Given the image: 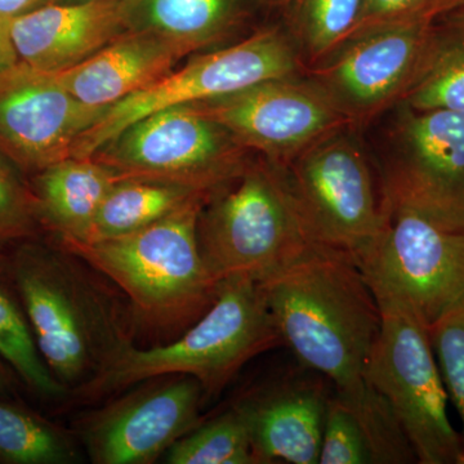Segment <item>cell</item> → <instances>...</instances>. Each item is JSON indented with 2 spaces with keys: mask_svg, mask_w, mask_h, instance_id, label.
<instances>
[{
  "mask_svg": "<svg viewBox=\"0 0 464 464\" xmlns=\"http://www.w3.org/2000/svg\"><path fill=\"white\" fill-rule=\"evenodd\" d=\"M262 285L282 343L304 369L334 391L366 380L381 311L353 259L319 246Z\"/></svg>",
  "mask_w": 464,
  "mask_h": 464,
  "instance_id": "obj_1",
  "label": "cell"
},
{
  "mask_svg": "<svg viewBox=\"0 0 464 464\" xmlns=\"http://www.w3.org/2000/svg\"><path fill=\"white\" fill-rule=\"evenodd\" d=\"M209 199L195 198L154 224L114 239H56L127 295L130 323L155 335L179 337L218 295L219 280L201 255L198 222Z\"/></svg>",
  "mask_w": 464,
  "mask_h": 464,
  "instance_id": "obj_2",
  "label": "cell"
},
{
  "mask_svg": "<svg viewBox=\"0 0 464 464\" xmlns=\"http://www.w3.org/2000/svg\"><path fill=\"white\" fill-rule=\"evenodd\" d=\"M32 240L23 241L9 259V279L43 360L72 395L132 343V337L85 262L58 246Z\"/></svg>",
  "mask_w": 464,
  "mask_h": 464,
  "instance_id": "obj_3",
  "label": "cell"
},
{
  "mask_svg": "<svg viewBox=\"0 0 464 464\" xmlns=\"http://www.w3.org/2000/svg\"><path fill=\"white\" fill-rule=\"evenodd\" d=\"M279 344L262 283L231 276L219 284L207 313L174 341L150 348L128 344L72 395L94 401L152 378L188 375L200 382L206 398H213L246 362Z\"/></svg>",
  "mask_w": 464,
  "mask_h": 464,
  "instance_id": "obj_4",
  "label": "cell"
},
{
  "mask_svg": "<svg viewBox=\"0 0 464 464\" xmlns=\"http://www.w3.org/2000/svg\"><path fill=\"white\" fill-rule=\"evenodd\" d=\"M198 239L219 282L246 276L264 283L322 246L304 221L285 169L267 159L249 161L208 199Z\"/></svg>",
  "mask_w": 464,
  "mask_h": 464,
  "instance_id": "obj_5",
  "label": "cell"
},
{
  "mask_svg": "<svg viewBox=\"0 0 464 464\" xmlns=\"http://www.w3.org/2000/svg\"><path fill=\"white\" fill-rule=\"evenodd\" d=\"M381 329L365 377L390 402L420 464H457L462 436L448 415V392L429 326L399 299L375 297Z\"/></svg>",
  "mask_w": 464,
  "mask_h": 464,
  "instance_id": "obj_6",
  "label": "cell"
},
{
  "mask_svg": "<svg viewBox=\"0 0 464 464\" xmlns=\"http://www.w3.org/2000/svg\"><path fill=\"white\" fill-rule=\"evenodd\" d=\"M304 60L277 27L261 30L237 44L194 57L148 87L110 106L75 142L72 158H90L125 128L159 110L228 96L270 79L299 75Z\"/></svg>",
  "mask_w": 464,
  "mask_h": 464,
  "instance_id": "obj_7",
  "label": "cell"
},
{
  "mask_svg": "<svg viewBox=\"0 0 464 464\" xmlns=\"http://www.w3.org/2000/svg\"><path fill=\"white\" fill-rule=\"evenodd\" d=\"M347 128L314 143L284 169L316 243L357 265L380 239L390 213L381 179Z\"/></svg>",
  "mask_w": 464,
  "mask_h": 464,
  "instance_id": "obj_8",
  "label": "cell"
},
{
  "mask_svg": "<svg viewBox=\"0 0 464 464\" xmlns=\"http://www.w3.org/2000/svg\"><path fill=\"white\" fill-rule=\"evenodd\" d=\"M246 154L222 125L185 105L140 119L90 158L121 179L173 183L212 197L246 169Z\"/></svg>",
  "mask_w": 464,
  "mask_h": 464,
  "instance_id": "obj_9",
  "label": "cell"
},
{
  "mask_svg": "<svg viewBox=\"0 0 464 464\" xmlns=\"http://www.w3.org/2000/svg\"><path fill=\"white\" fill-rule=\"evenodd\" d=\"M389 213L380 239L357 266L374 297L404 302L430 329L464 308V227L409 208Z\"/></svg>",
  "mask_w": 464,
  "mask_h": 464,
  "instance_id": "obj_10",
  "label": "cell"
},
{
  "mask_svg": "<svg viewBox=\"0 0 464 464\" xmlns=\"http://www.w3.org/2000/svg\"><path fill=\"white\" fill-rule=\"evenodd\" d=\"M190 106L222 125L244 149L256 150L282 168L324 137L351 127L315 82L298 75Z\"/></svg>",
  "mask_w": 464,
  "mask_h": 464,
  "instance_id": "obj_11",
  "label": "cell"
},
{
  "mask_svg": "<svg viewBox=\"0 0 464 464\" xmlns=\"http://www.w3.org/2000/svg\"><path fill=\"white\" fill-rule=\"evenodd\" d=\"M387 208L464 227V114L399 106L381 176Z\"/></svg>",
  "mask_w": 464,
  "mask_h": 464,
  "instance_id": "obj_12",
  "label": "cell"
},
{
  "mask_svg": "<svg viewBox=\"0 0 464 464\" xmlns=\"http://www.w3.org/2000/svg\"><path fill=\"white\" fill-rule=\"evenodd\" d=\"M204 401L206 393L195 378H152L85 414L76 431L93 463H154L200 424Z\"/></svg>",
  "mask_w": 464,
  "mask_h": 464,
  "instance_id": "obj_13",
  "label": "cell"
},
{
  "mask_svg": "<svg viewBox=\"0 0 464 464\" xmlns=\"http://www.w3.org/2000/svg\"><path fill=\"white\" fill-rule=\"evenodd\" d=\"M433 18L418 16L357 34L308 75L351 125L398 106L413 79Z\"/></svg>",
  "mask_w": 464,
  "mask_h": 464,
  "instance_id": "obj_14",
  "label": "cell"
},
{
  "mask_svg": "<svg viewBox=\"0 0 464 464\" xmlns=\"http://www.w3.org/2000/svg\"><path fill=\"white\" fill-rule=\"evenodd\" d=\"M105 110L84 105L47 72L20 63L0 75V152L34 176L72 157Z\"/></svg>",
  "mask_w": 464,
  "mask_h": 464,
  "instance_id": "obj_15",
  "label": "cell"
},
{
  "mask_svg": "<svg viewBox=\"0 0 464 464\" xmlns=\"http://www.w3.org/2000/svg\"><path fill=\"white\" fill-rule=\"evenodd\" d=\"M133 0L51 2L11 18L20 61L38 72H60L83 63L132 29Z\"/></svg>",
  "mask_w": 464,
  "mask_h": 464,
  "instance_id": "obj_16",
  "label": "cell"
},
{
  "mask_svg": "<svg viewBox=\"0 0 464 464\" xmlns=\"http://www.w3.org/2000/svg\"><path fill=\"white\" fill-rule=\"evenodd\" d=\"M329 399L322 381L288 378L240 400L257 463L319 464Z\"/></svg>",
  "mask_w": 464,
  "mask_h": 464,
  "instance_id": "obj_17",
  "label": "cell"
},
{
  "mask_svg": "<svg viewBox=\"0 0 464 464\" xmlns=\"http://www.w3.org/2000/svg\"><path fill=\"white\" fill-rule=\"evenodd\" d=\"M188 54L159 34L130 29L83 63L47 74L84 105L109 109L172 72Z\"/></svg>",
  "mask_w": 464,
  "mask_h": 464,
  "instance_id": "obj_18",
  "label": "cell"
},
{
  "mask_svg": "<svg viewBox=\"0 0 464 464\" xmlns=\"http://www.w3.org/2000/svg\"><path fill=\"white\" fill-rule=\"evenodd\" d=\"M121 177L92 158H67L34 174L41 226L56 239L84 240L101 204Z\"/></svg>",
  "mask_w": 464,
  "mask_h": 464,
  "instance_id": "obj_19",
  "label": "cell"
},
{
  "mask_svg": "<svg viewBox=\"0 0 464 464\" xmlns=\"http://www.w3.org/2000/svg\"><path fill=\"white\" fill-rule=\"evenodd\" d=\"M398 106L464 114V9L433 18L413 79Z\"/></svg>",
  "mask_w": 464,
  "mask_h": 464,
  "instance_id": "obj_20",
  "label": "cell"
},
{
  "mask_svg": "<svg viewBox=\"0 0 464 464\" xmlns=\"http://www.w3.org/2000/svg\"><path fill=\"white\" fill-rule=\"evenodd\" d=\"M204 192L146 179H121L106 195L84 243L114 239L154 224Z\"/></svg>",
  "mask_w": 464,
  "mask_h": 464,
  "instance_id": "obj_21",
  "label": "cell"
},
{
  "mask_svg": "<svg viewBox=\"0 0 464 464\" xmlns=\"http://www.w3.org/2000/svg\"><path fill=\"white\" fill-rule=\"evenodd\" d=\"M234 0H133L132 29L150 30L197 52L221 41L234 23Z\"/></svg>",
  "mask_w": 464,
  "mask_h": 464,
  "instance_id": "obj_22",
  "label": "cell"
},
{
  "mask_svg": "<svg viewBox=\"0 0 464 464\" xmlns=\"http://www.w3.org/2000/svg\"><path fill=\"white\" fill-rule=\"evenodd\" d=\"M79 459L69 432L35 411L0 399V463L72 464Z\"/></svg>",
  "mask_w": 464,
  "mask_h": 464,
  "instance_id": "obj_23",
  "label": "cell"
},
{
  "mask_svg": "<svg viewBox=\"0 0 464 464\" xmlns=\"http://www.w3.org/2000/svg\"><path fill=\"white\" fill-rule=\"evenodd\" d=\"M0 357L36 395L51 400H61L70 395L69 390L54 378L43 360L16 289L14 284L9 285L2 275Z\"/></svg>",
  "mask_w": 464,
  "mask_h": 464,
  "instance_id": "obj_24",
  "label": "cell"
},
{
  "mask_svg": "<svg viewBox=\"0 0 464 464\" xmlns=\"http://www.w3.org/2000/svg\"><path fill=\"white\" fill-rule=\"evenodd\" d=\"M290 5L292 38L311 67L353 35L362 0H292Z\"/></svg>",
  "mask_w": 464,
  "mask_h": 464,
  "instance_id": "obj_25",
  "label": "cell"
},
{
  "mask_svg": "<svg viewBox=\"0 0 464 464\" xmlns=\"http://www.w3.org/2000/svg\"><path fill=\"white\" fill-rule=\"evenodd\" d=\"M334 396L355 415L373 464L418 463L395 411L371 382L365 380L353 389L334 391Z\"/></svg>",
  "mask_w": 464,
  "mask_h": 464,
  "instance_id": "obj_26",
  "label": "cell"
},
{
  "mask_svg": "<svg viewBox=\"0 0 464 464\" xmlns=\"http://www.w3.org/2000/svg\"><path fill=\"white\" fill-rule=\"evenodd\" d=\"M169 464H256L248 427L235 406L174 442Z\"/></svg>",
  "mask_w": 464,
  "mask_h": 464,
  "instance_id": "obj_27",
  "label": "cell"
},
{
  "mask_svg": "<svg viewBox=\"0 0 464 464\" xmlns=\"http://www.w3.org/2000/svg\"><path fill=\"white\" fill-rule=\"evenodd\" d=\"M0 152V244L34 239L38 228V210L32 185Z\"/></svg>",
  "mask_w": 464,
  "mask_h": 464,
  "instance_id": "obj_28",
  "label": "cell"
},
{
  "mask_svg": "<svg viewBox=\"0 0 464 464\" xmlns=\"http://www.w3.org/2000/svg\"><path fill=\"white\" fill-rule=\"evenodd\" d=\"M429 331L448 398L462 422L464 447V308L442 317Z\"/></svg>",
  "mask_w": 464,
  "mask_h": 464,
  "instance_id": "obj_29",
  "label": "cell"
},
{
  "mask_svg": "<svg viewBox=\"0 0 464 464\" xmlns=\"http://www.w3.org/2000/svg\"><path fill=\"white\" fill-rule=\"evenodd\" d=\"M319 464H373L355 415L334 395L326 409Z\"/></svg>",
  "mask_w": 464,
  "mask_h": 464,
  "instance_id": "obj_30",
  "label": "cell"
},
{
  "mask_svg": "<svg viewBox=\"0 0 464 464\" xmlns=\"http://www.w3.org/2000/svg\"><path fill=\"white\" fill-rule=\"evenodd\" d=\"M432 2L433 0H362L359 20L351 36L411 18L429 16Z\"/></svg>",
  "mask_w": 464,
  "mask_h": 464,
  "instance_id": "obj_31",
  "label": "cell"
},
{
  "mask_svg": "<svg viewBox=\"0 0 464 464\" xmlns=\"http://www.w3.org/2000/svg\"><path fill=\"white\" fill-rule=\"evenodd\" d=\"M11 35V18L0 14V75L20 63Z\"/></svg>",
  "mask_w": 464,
  "mask_h": 464,
  "instance_id": "obj_32",
  "label": "cell"
},
{
  "mask_svg": "<svg viewBox=\"0 0 464 464\" xmlns=\"http://www.w3.org/2000/svg\"><path fill=\"white\" fill-rule=\"evenodd\" d=\"M52 0H0V14L14 18L51 3Z\"/></svg>",
  "mask_w": 464,
  "mask_h": 464,
  "instance_id": "obj_33",
  "label": "cell"
},
{
  "mask_svg": "<svg viewBox=\"0 0 464 464\" xmlns=\"http://www.w3.org/2000/svg\"><path fill=\"white\" fill-rule=\"evenodd\" d=\"M458 9H464V0H433L429 9V16L435 18Z\"/></svg>",
  "mask_w": 464,
  "mask_h": 464,
  "instance_id": "obj_34",
  "label": "cell"
},
{
  "mask_svg": "<svg viewBox=\"0 0 464 464\" xmlns=\"http://www.w3.org/2000/svg\"><path fill=\"white\" fill-rule=\"evenodd\" d=\"M11 383H9L8 373L3 365L0 364V396L5 395L8 392Z\"/></svg>",
  "mask_w": 464,
  "mask_h": 464,
  "instance_id": "obj_35",
  "label": "cell"
},
{
  "mask_svg": "<svg viewBox=\"0 0 464 464\" xmlns=\"http://www.w3.org/2000/svg\"><path fill=\"white\" fill-rule=\"evenodd\" d=\"M266 2L274 5H289L292 0H266Z\"/></svg>",
  "mask_w": 464,
  "mask_h": 464,
  "instance_id": "obj_36",
  "label": "cell"
},
{
  "mask_svg": "<svg viewBox=\"0 0 464 464\" xmlns=\"http://www.w3.org/2000/svg\"><path fill=\"white\" fill-rule=\"evenodd\" d=\"M457 464H464V447L459 453V457H458Z\"/></svg>",
  "mask_w": 464,
  "mask_h": 464,
  "instance_id": "obj_37",
  "label": "cell"
},
{
  "mask_svg": "<svg viewBox=\"0 0 464 464\" xmlns=\"http://www.w3.org/2000/svg\"><path fill=\"white\" fill-rule=\"evenodd\" d=\"M52 2H54V0H52Z\"/></svg>",
  "mask_w": 464,
  "mask_h": 464,
  "instance_id": "obj_38",
  "label": "cell"
}]
</instances>
